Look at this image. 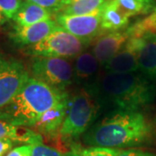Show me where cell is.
Wrapping results in <instances>:
<instances>
[{"label":"cell","mask_w":156,"mask_h":156,"mask_svg":"<svg viewBox=\"0 0 156 156\" xmlns=\"http://www.w3.org/2000/svg\"><path fill=\"white\" fill-rule=\"evenodd\" d=\"M68 95L31 76L8 104L0 108V120L18 127L32 128L45 112Z\"/></svg>","instance_id":"cell-3"},{"label":"cell","mask_w":156,"mask_h":156,"mask_svg":"<svg viewBox=\"0 0 156 156\" xmlns=\"http://www.w3.org/2000/svg\"><path fill=\"white\" fill-rule=\"evenodd\" d=\"M53 15L54 13L50 10L24 1L12 20L16 23V25L27 26L53 19Z\"/></svg>","instance_id":"cell-18"},{"label":"cell","mask_w":156,"mask_h":156,"mask_svg":"<svg viewBox=\"0 0 156 156\" xmlns=\"http://www.w3.org/2000/svg\"><path fill=\"white\" fill-rule=\"evenodd\" d=\"M119 149L102 147H89L78 151L81 156H116Z\"/></svg>","instance_id":"cell-22"},{"label":"cell","mask_w":156,"mask_h":156,"mask_svg":"<svg viewBox=\"0 0 156 156\" xmlns=\"http://www.w3.org/2000/svg\"><path fill=\"white\" fill-rule=\"evenodd\" d=\"M126 45L134 52L140 73L149 80L156 79V39L128 38Z\"/></svg>","instance_id":"cell-9"},{"label":"cell","mask_w":156,"mask_h":156,"mask_svg":"<svg viewBox=\"0 0 156 156\" xmlns=\"http://www.w3.org/2000/svg\"><path fill=\"white\" fill-rule=\"evenodd\" d=\"M23 2V0H0V11L7 19H12Z\"/></svg>","instance_id":"cell-21"},{"label":"cell","mask_w":156,"mask_h":156,"mask_svg":"<svg viewBox=\"0 0 156 156\" xmlns=\"http://www.w3.org/2000/svg\"><path fill=\"white\" fill-rule=\"evenodd\" d=\"M69 100V95H68L60 102L45 112L32 127L36 132L49 137L59 135L62 125L67 115Z\"/></svg>","instance_id":"cell-11"},{"label":"cell","mask_w":156,"mask_h":156,"mask_svg":"<svg viewBox=\"0 0 156 156\" xmlns=\"http://www.w3.org/2000/svg\"><path fill=\"white\" fill-rule=\"evenodd\" d=\"M30 156H65V154L56 148L44 145L43 143H37L32 145V152Z\"/></svg>","instance_id":"cell-23"},{"label":"cell","mask_w":156,"mask_h":156,"mask_svg":"<svg viewBox=\"0 0 156 156\" xmlns=\"http://www.w3.org/2000/svg\"><path fill=\"white\" fill-rule=\"evenodd\" d=\"M0 139H10L14 142L35 145L43 143L42 135L25 127H18L0 120Z\"/></svg>","instance_id":"cell-17"},{"label":"cell","mask_w":156,"mask_h":156,"mask_svg":"<svg viewBox=\"0 0 156 156\" xmlns=\"http://www.w3.org/2000/svg\"><path fill=\"white\" fill-rule=\"evenodd\" d=\"M57 27L58 24L55 19L46 20L27 26L15 24L9 37L15 44L25 48L41 42Z\"/></svg>","instance_id":"cell-10"},{"label":"cell","mask_w":156,"mask_h":156,"mask_svg":"<svg viewBox=\"0 0 156 156\" xmlns=\"http://www.w3.org/2000/svg\"><path fill=\"white\" fill-rule=\"evenodd\" d=\"M73 66L74 82L79 84H84L83 87L94 83L100 76V62L91 51L82 52L75 59Z\"/></svg>","instance_id":"cell-13"},{"label":"cell","mask_w":156,"mask_h":156,"mask_svg":"<svg viewBox=\"0 0 156 156\" xmlns=\"http://www.w3.org/2000/svg\"><path fill=\"white\" fill-rule=\"evenodd\" d=\"M128 17L149 14L155 9V0H113Z\"/></svg>","instance_id":"cell-20"},{"label":"cell","mask_w":156,"mask_h":156,"mask_svg":"<svg viewBox=\"0 0 156 156\" xmlns=\"http://www.w3.org/2000/svg\"><path fill=\"white\" fill-rule=\"evenodd\" d=\"M100 111L101 107L94 95L83 87L69 97L67 115L59 135L69 141L80 138L95 122Z\"/></svg>","instance_id":"cell-4"},{"label":"cell","mask_w":156,"mask_h":156,"mask_svg":"<svg viewBox=\"0 0 156 156\" xmlns=\"http://www.w3.org/2000/svg\"><path fill=\"white\" fill-rule=\"evenodd\" d=\"M155 140L156 121L140 110L111 111L83 135L87 146L115 149L134 148Z\"/></svg>","instance_id":"cell-1"},{"label":"cell","mask_w":156,"mask_h":156,"mask_svg":"<svg viewBox=\"0 0 156 156\" xmlns=\"http://www.w3.org/2000/svg\"><path fill=\"white\" fill-rule=\"evenodd\" d=\"M30 77L21 60L0 52V108L11 101Z\"/></svg>","instance_id":"cell-7"},{"label":"cell","mask_w":156,"mask_h":156,"mask_svg":"<svg viewBox=\"0 0 156 156\" xmlns=\"http://www.w3.org/2000/svg\"><path fill=\"white\" fill-rule=\"evenodd\" d=\"M104 72L127 74L139 71V65L134 52L126 44L122 50L103 66Z\"/></svg>","instance_id":"cell-16"},{"label":"cell","mask_w":156,"mask_h":156,"mask_svg":"<svg viewBox=\"0 0 156 156\" xmlns=\"http://www.w3.org/2000/svg\"><path fill=\"white\" fill-rule=\"evenodd\" d=\"M125 31L128 38L152 37L156 39V7L144 18L131 24Z\"/></svg>","instance_id":"cell-19"},{"label":"cell","mask_w":156,"mask_h":156,"mask_svg":"<svg viewBox=\"0 0 156 156\" xmlns=\"http://www.w3.org/2000/svg\"><path fill=\"white\" fill-rule=\"evenodd\" d=\"M87 45L58 25L41 42L25 47L23 52L32 57H59L68 60L79 56Z\"/></svg>","instance_id":"cell-5"},{"label":"cell","mask_w":156,"mask_h":156,"mask_svg":"<svg viewBox=\"0 0 156 156\" xmlns=\"http://www.w3.org/2000/svg\"><path fill=\"white\" fill-rule=\"evenodd\" d=\"M94 95L101 108L112 111L141 110L154 101L155 89L141 73L100 75L94 83L83 87Z\"/></svg>","instance_id":"cell-2"},{"label":"cell","mask_w":156,"mask_h":156,"mask_svg":"<svg viewBox=\"0 0 156 156\" xmlns=\"http://www.w3.org/2000/svg\"><path fill=\"white\" fill-rule=\"evenodd\" d=\"M30 72L32 77L59 92H66L74 82L72 64L64 58L33 57Z\"/></svg>","instance_id":"cell-6"},{"label":"cell","mask_w":156,"mask_h":156,"mask_svg":"<svg viewBox=\"0 0 156 156\" xmlns=\"http://www.w3.org/2000/svg\"><path fill=\"white\" fill-rule=\"evenodd\" d=\"M24 1L41 6L47 10H50L54 13V15L56 13V10L58 9L60 2H61V0H24Z\"/></svg>","instance_id":"cell-24"},{"label":"cell","mask_w":156,"mask_h":156,"mask_svg":"<svg viewBox=\"0 0 156 156\" xmlns=\"http://www.w3.org/2000/svg\"><path fill=\"white\" fill-rule=\"evenodd\" d=\"M65 156H81V155H80V154L78 153L77 150H72V151H70V152H69V153H67V154H65Z\"/></svg>","instance_id":"cell-29"},{"label":"cell","mask_w":156,"mask_h":156,"mask_svg":"<svg viewBox=\"0 0 156 156\" xmlns=\"http://www.w3.org/2000/svg\"><path fill=\"white\" fill-rule=\"evenodd\" d=\"M116 156H156V154L152 152L137 148H127L119 149Z\"/></svg>","instance_id":"cell-25"},{"label":"cell","mask_w":156,"mask_h":156,"mask_svg":"<svg viewBox=\"0 0 156 156\" xmlns=\"http://www.w3.org/2000/svg\"><path fill=\"white\" fill-rule=\"evenodd\" d=\"M128 23L129 17L117 6L115 1H108L101 12V33L121 31Z\"/></svg>","instance_id":"cell-15"},{"label":"cell","mask_w":156,"mask_h":156,"mask_svg":"<svg viewBox=\"0 0 156 156\" xmlns=\"http://www.w3.org/2000/svg\"><path fill=\"white\" fill-rule=\"evenodd\" d=\"M7 20H8V19L4 16V14H3V13L1 12V11H0V26L3 25L4 23H5L7 22Z\"/></svg>","instance_id":"cell-28"},{"label":"cell","mask_w":156,"mask_h":156,"mask_svg":"<svg viewBox=\"0 0 156 156\" xmlns=\"http://www.w3.org/2000/svg\"><path fill=\"white\" fill-rule=\"evenodd\" d=\"M14 144L15 142L10 139H0V156H5L12 150Z\"/></svg>","instance_id":"cell-27"},{"label":"cell","mask_w":156,"mask_h":156,"mask_svg":"<svg viewBox=\"0 0 156 156\" xmlns=\"http://www.w3.org/2000/svg\"><path fill=\"white\" fill-rule=\"evenodd\" d=\"M128 37L125 30L108 32L95 40L92 53L103 67L124 47Z\"/></svg>","instance_id":"cell-12"},{"label":"cell","mask_w":156,"mask_h":156,"mask_svg":"<svg viewBox=\"0 0 156 156\" xmlns=\"http://www.w3.org/2000/svg\"><path fill=\"white\" fill-rule=\"evenodd\" d=\"M107 1H113V0H107Z\"/></svg>","instance_id":"cell-30"},{"label":"cell","mask_w":156,"mask_h":156,"mask_svg":"<svg viewBox=\"0 0 156 156\" xmlns=\"http://www.w3.org/2000/svg\"><path fill=\"white\" fill-rule=\"evenodd\" d=\"M32 152V145L23 144L10 151L6 156H30Z\"/></svg>","instance_id":"cell-26"},{"label":"cell","mask_w":156,"mask_h":156,"mask_svg":"<svg viewBox=\"0 0 156 156\" xmlns=\"http://www.w3.org/2000/svg\"><path fill=\"white\" fill-rule=\"evenodd\" d=\"M101 12L83 16L57 14L55 15V20L63 30L89 44V43L101 34Z\"/></svg>","instance_id":"cell-8"},{"label":"cell","mask_w":156,"mask_h":156,"mask_svg":"<svg viewBox=\"0 0 156 156\" xmlns=\"http://www.w3.org/2000/svg\"><path fill=\"white\" fill-rule=\"evenodd\" d=\"M107 0H61L55 15L83 16L100 13Z\"/></svg>","instance_id":"cell-14"}]
</instances>
